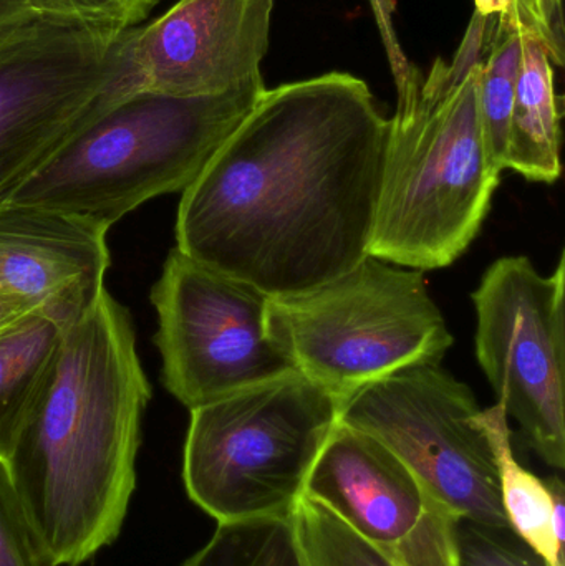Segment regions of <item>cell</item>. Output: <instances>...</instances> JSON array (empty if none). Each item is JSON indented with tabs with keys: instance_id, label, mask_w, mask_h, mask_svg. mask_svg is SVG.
<instances>
[{
	"instance_id": "cell-1",
	"label": "cell",
	"mask_w": 565,
	"mask_h": 566,
	"mask_svg": "<svg viewBox=\"0 0 565 566\" xmlns=\"http://www.w3.org/2000/svg\"><path fill=\"white\" fill-rule=\"evenodd\" d=\"M387 138L350 73L265 88L182 191L176 249L268 296L341 277L368 255Z\"/></svg>"
},
{
	"instance_id": "cell-2",
	"label": "cell",
	"mask_w": 565,
	"mask_h": 566,
	"mask_svg": "<svg viewBox=\"0 0 565 566\" xmlns=\"http://www.w3.org/2000/svg\"><path fill=\"white\" fill-rule=\"evenodd\" d=\"M149 399L132 318L105 289L63 326L49 376L6 459L53 566L83 565L118 538Z\"/></svg>"
},
{
	"instance_id": "cell-3",
	"label": "cell",
	"mask_w": 565,
	"mask_h": 566,
	"mask_svg": "<svg viewBox=\"0 0 565 566\" xmlns=\"http://www.w3.org/2000/svg\"><path fill=\"white\" fill-rule=\"evenodd\" d=\"M486 17L474 12L453 59L418 70L388 119L368 255L414 271L453 264L483 228L501 168L484 138L480 72Z\"/></svg>"
},
{
	"instance_id": "cell-4",
	"label": "cell",
	"mask_w": 565,
	"mask_h": 566,
	"mask_svg": "<svg viewBox=\"0 0 565 566\" xmlns=\"http://www.w3.org/2000/svg\"><path fill=\"white\" fill-rule=\"evenodd\" d=\"M264 78L221 95L138 93L86 126L15 196L108 232L146 201L182 192L264 92Z\"/></svg>"
},
{
	"instance_id": "cell-5",
	"label": "cell",
	"mask_w": 565,
	"mask_h": 566,
	"mask_svg": "<svg viewBox=\"0 0 565 566\" xmlns=\"http://www.w3.org/2000/svg\"><path fill=\"white\" fill-rule=\"evenodd\" d=\"M338 421L337 399L295 369L191 409L186 492L218 524L294 514Z\"/></svg>"
},
{
	"instance_id": "cell-6",
	"label": "cell",
	"mask_w": 565,
	"mask_h": 566,
	"mask_svg": "<svg viewBox=\"0 0 565 566\" xmlns=\"http://www.w3.org/2000/svg\"><path fill=\"white\" fill-rule=\"evenodd\" d=\"M268 333L292 368L338 405L401 369L440 365L453 345L423 272L372 255L307 292L269 296Z\"/></svg>"
},
{
	"instance_id": "cell-7",
	"label": "cell",
	"mask_w": 565,
	"mask_h": 566,
	"mask_svg": "<svg viewBox=\"0 0 565 566\" xmlns=\"http://www.w3.org/2000/svg\"><path fill=\"white\" fill-rule=\"evenodd\" d=\"M133 29L36 9L0 23V206L118 103Z\"/></svg>"
},
{
	"instance_id": "cell-8",
	"label": "cell",
	"mask_w": 565,
	"mask_h": 566,
	"mask_svg": "<svg viewBox=\"0 0 565 566\" xmlns=\"http://www.w3.org/2000/svg\"><path fill=\"white\" fill-rule=\"evenodd\" d=\"M481 408L441 365L401 369L341 402V421L387 446L458 517L510 525Z\"/></svg>"
},
{
	"instance_id": "cell-9",
	"label": "cell",
	"mask_w": 565,
	"mask_h": 566,
	"mask_svg": "<svg viewBox=\"0 0 565 566\" xmlns=\"http://www.w3.org/2000/svg\"><path fill=\"white\" fill-rule=\"evenodd\" d=\"M151 303L163 381L189 411L294 369L269 336V296L176 248Z\"/></svg>"
},
{
	"instance_id": "cell-10",
	"label": "cell",
	"mask_w": 565,
	"mask_h": 566,
	"mask_svg": "<svg viewBox=\"0 0 565 566\" xmlns=\"http://www.w3.org/2000/svg\"><path fill=\"white\" fill-rule=\"evenodd\" d=\"M565 255L540 274L526 255L498 259L474 290L477 358L527 442L565 468Z\"/></svg>"
},
{
	"instance_id": "cell-11",
	"label": "cell",
	"mask_w": 565,
	"mask_h": 566,
	"mask_svg": "<svg viewBox=\"0 0 565 566\" xmlns=\"http://www.w3.org/2000/svg\"><path fill=\"white\" fill-rule=\"evenodd\" d=\"M398 566H454L458 515L387 446L338 421L305 494Z\"/></svg>"
},
{
	"instance_id": "cell-12",
	"label": "cell",
	"mask_w": 565,
	"mask_h": 566,
	"mask_svg": "<svg viewBox=\"0 0 565 566\" xmlns=\"http://www.w3.org/2000/svg\"><path fill=\"white\" fill-rule=\"evenodd\" d=\"M274 7L275 0H179L129 33L113 78L116 98L221 95L258 82Z\"/></svg>"
},
{
	"instance_id": "cell-13",
	"label": "cell",
	"mask_w": 565,
	"mask_h": 566,
	"mask_svg": "<svg viewBox=\"0 0 565 566\" xmlns=\"http://www.w3.org/2000/svg\"><path fill=\"white\" fill-rule=\"evenodd\" d=\"M108 232L36 206H0V296L72 319L105 286Z\"/></svg>"
},
{
	"instance_id": "cell-14",
	"label": "cell",
	"mask_w": 565,
	"mask_h": 566,
	"mask_svg": "<svg viewBox=\"0 0 565 566\" xmlns=\"http://www.w3.org/2000/svg\"><path fill=\"white\" fill-rule=\"evenodd\" d=\"M553 60L541 36L526 30L520 75L508 128L506 169L533 182L553 185L561 176V98Z\"/></svg>"
},
{
	"instance_id": "cell-15",
	"label": "cell",
	"mask_w": 565,
	"mask_h": 566,
	"mask_svg": "<svg viewBox=\"0 0 565 566\" xmlns=\"http://www.w3.org/2000/svg\"><path fill=\"white\" fill-rule=\"evenodd\" d=\"M65 319L33 312L0 332V459L6 461L49 376Z\"/></svg>"
},
{
	"instance_id": "cell-16",
	"label": "cell",
	"mask_w": 565,
	"mask_h": 566,
	"mask_svg": "<svg viewBox=\"0 0 565 566\" xmlns=\"http://www.w3.org/2000/svg\"><path fill=\"white\" fill-rule=\"evenodd\" d=\"M480 421L490 436L500 475L501 502L511 527L546 558L564 566V547L554 532V502L550 482L524 469L514 458L510 418L503 406L481 409Z\"/></svg>"
},
{
	"instance_id": "cell-17",
	"label": "cell",
	"mask_w": 565,
	"mask_h": 566,
	"mask_svg": "<svg viewBox=\"0 0 565 566\" xmlns=\"http://www.w3.org/2000/svg\"><path fill=\"white\" fill-rule=\"evenodd\" d=\"M181 566H308L294 514L219 522L211 541Z\"/></svg>"
},
{
	"instance_id": "cell-18",
	"label": "cell",
	"mask_w": 565,
	"mask_h": 566,
	"mask_svg": "<svg viewBox=\"0 0 565 566\" xmlns=\"http://www.w3.org/2000/svg\"><path fill=\"white\" fill-rule=\"evenodd\" d=\"M486 19V43L480 72L481 122L491 156L504 171L508 128L520 75L523 36L531 29L524 23L503 22L496 17Z\"/></svg>"
},
{
	"instance_id": "cell-19",
	"label": "cell",
	"mask_w": 565,
	"mask_h": 566,
	"mask_svg": "<svg viewBox=\"0 0 565 566\" xmlns=\"http://www.w3.org/2000/svg\"><path fill=\"white\" fill-rule=\"evenodd\" d=\"M294 521L308 566H398L315 499H301Z\"/></svg>"
},
{
	"instance_id": "cell-20",
	"label": "cell",
	"mask_w": 565,
	"mask_h": 566,
	"mask_svg": "<svg viewBox=\"0 0 565 566\" xmlns=\"http://www.w3.org/2000/svg\"><path fill=\"white\" fill-rule=\"evenodd\" d=\"M454 566H551L511 525L460 517L454 527Z\"/></svg>"
},
{
	"instance_id": "cell-21",
	"label": "cell",
	"mask_w": 565,
	"mask_h": 566,
	"mask_svg": "<svg viewBox=\"0 0 565 566\" xmlns=\"http://www.w3.org/2000/svg\"><path fill=\"white\" fill-rule=\"evenodd\" d=\"M0 566H53L0 459Z\"/></svg>"
},
{
	"instance_id": "cell-22",
	"label": "cell",
	"mask_w": 565,
	"mask_h": 566,
	"mask_svg": "<svg viewBox=\"0 0 565 566\" xmlns=\"http://www.w3.org/2000/svg\"><path fill=\"white\" fill-rule=\"evenodd\" d=\"M163 0H32L42 12L133 29L146 22Z\"/></svg>"
},
{
	"instance_id": "cell-23",
	"label": "cell",
	"mask_w": 565,
	"mask_h": 566,
	"mask_svg": "<svg viewBox=\"0 0 565 566\" xmlns=\"http://www.w3.org/2000/svg\"><path fill=\"white\" fill-rule=\"evenodd\" d=\"M543 40L554 65H564L563 0H534Z\"/></svg>"
},
{
	"instance_id": "cell-24",
	"label": "cell",
	"mask_w": 565,
	"mask_h": 566,
	"mask_svg": "<svg viewBox=\"0 0 565 566\" xmlns=\"http://www.w3.org/2000/svg\"><path fill=\"white\" fill-rule=\"evenodd\" d=\"M474 12L483 17H496L503 22L524 23L543 40L534 0H474Z\"/></svg>"
},
{
	"instance_id": "cell-25",
	"label": "cell",
	"mask_w": 565,
	"mask_h": 566,
	"mask_svg": "<svg viewBox=\"0 0 565 566\" xmlns=\"http://www.w3.org/2000/svg\"><path fill=\"white\" fill-rule=\"evenodd\" d=\"M33 312H43V310L20 300L0 296V332Z\"/></svg>"
},
{
	"instance_id": "cell-26",
	"label": "cell",
	"mask_w": 565,
	"mask_h": 566,
	"mask_svg": "<svg viewBox=\"0 0 565 566\" xmlns=\"http://www.w3.org/2000/svg\"><path fill=\"white\" fill-rule=\"evenodd\" d=\"M33 9L32 0H0V23L17 19Z\"/></svg>"
}]
</instances>
